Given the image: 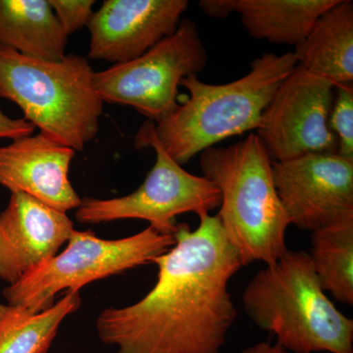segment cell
<instances>
[{
	"mask_svg": "<svg viewBox=\"0 0 353 353\" xmlns=\"http://www.w3.org/2000/svg\"><path fill=\"white\" fill-rule=\"evenodd\" d=\"M246 314L285 352L353 353V320L330 301L305 252H287L257 272L243 296Z\"/></svg>",
	"mask_w": 353,
	"mask_h": 353,
	"instance_id": "3",
	"label": "cell"
},
{
	"mask_svg": "<svg viewBox=\"0 0 353 353\" xmlns=\"http://www.w3.org/2000/svg\"><path fill=\"white\" fill-rule=\"evenodd\" d=\"M55 17L67 37L88 25L94 0H48Z\"/></svg>",
	"mask_w": 353,
	"mask_h": 353,
	"instance_id": "20",
	"label": "cell"
},
{
	"mask_svg": "<svg viewBox=\"0 0 353 353\" xmlns=\"http://www.w3.org/2000/svg\"><path fill=\"white\" fill-rule=\"evenodd\" d=\"M336 97L330 114L329 126L338 139V153L353 160V83L336 85Z\"/></svg>",
	"mask_w": 353,
	"mask_h": 353,
	"instance_id": "19",
	"label": "cell"
},
{
	"mask_svg": "<svg viewBox=\"0 0 353 353\" xmlns=\"http://www.w3.org/2000/svg\"><path fill=\"white\" fill-rule=\"evenodd\" d=\"M67 213L13 192L0 213V280L16 284L54 257L73 233Z\"/></svg>",
	"mask_w": 353,
	"mask_h": 353,
	"instance_id": "12",
	"label": "cell"
},
{
	"mask_svg": "<svg viewBox=\"0 0 353 353\" xmlns=\"http://www.w3.org/2000/svg\"><path fill=\"white\" fill-rule=\"evenodd\" d=\"M66 248L3 290L7 303L39 313L54 305L59 292L150 263L175 245V238L152 228L120 240H103L92 231L74 230Z\"/></svg>",
	"mask_w": 353,
	"mask_h": 353,
	"instance_id": "6",
	"label": "cell"
},
{
	"mask_svg": "<svg viewBox=\"0 0 353 353\" xmlns=\"http://www.w3.org/2000/svg\"><path fill=\"white\" fill-rule=\"evenodd\" d=\"M175 245L150 263L157 284L138 303L102 311L99 338L117 353H220L236 317L230 280L243 267L218 215L181 224Z\"/></svg>",
	"mask_w": 353,
	"mask_h": 353,
	"instance_id": "1",
	"label": "cell"
},
{
	"mask_svg": "<svg viewBox=\"0 0 353 353\" xmlns=\"http://www.w3.org/2000/svg\"><path fill=\"white\" fill-rule=\"evenodd\" d=\"M272 174L290 225L313 232L353 212V160L309 154L272 161Z\"/></svg>",
	"mask_w": 353,
	"mask_h": 353,
	"instance_id": "10",
	"label": "cell"
},
{
	"mask_svg": "<svg viewBox=\"0 0 353 353\" xmlns=\"http://www.w3.org/2000/svg\"><path fill=\"white\" fill-rule=\"evenodd\" d=\"M336 85L296 67L278 88L260 120L257 136L274 161L336 153L329 126Z\"/></svg>",
	"mask_w": 353,
	"mask_h": 353,
	"instance_id": "9",
	"label": "cell"
},
{
	"mask_svg": "<svg viewBox=\"0 0 353 353\" xmlns=\"http://www.w3.org/2000/svg\"><path fill=\"white\" fill-rule=\"evenodd\" d=\"M199 166L219 190L217 215L243 266L280 259L288 250L290 223L274 185L270 155L259 137L250 134L232 145L208 148Z\"/></svg>",
	"mask_w": 353,
	"mask_h": 353,
	"instance_id": "4",
	"label": "cell"
},
{
	"mask_svg": "<svg viewBox=\"0 0 353 353\" xmlns=\"http://www.w3.org/2000/svg\"><path fill=\"white\" fill-rule=\"evenodd\" d=\"M187 0H105L88 25V57L120 64L132 61L178 29Z\"/></svg>",
	"mask_w": 353,
	"mask_h": 353,
	"instance_id": "11",
	"label": "cell"
},
{
	"mask_svg": "<svg viewBox=\"0 0 353 353\" xmlns=\"http://www.w3.org/2000/svg\"><path fill=\"white\" fill-rule=\"evenodd\" d=\"M208 61L196 23L183 19L172 36L141 57L95 72L94 87L102 101L131 106L157 124L178 106L181 81L197 75Z\"/></svg>",
	"mask_w": 353,
	"mask_h": 353,
	"instance_id": "8",
	"label": "cell"
},
{
	"mask_svg": "<svg viewBox=\"0 0 353 353\" xmlns=\"http://www.w3.org/2000/svg\"><path fill=\"white\" fill-rule=\"evenodd\" d=\"M296 67L294 52L264 53L234 82L211 85L197 75L185 77L180 85L190 92L189 99L154 124L155 136L183 165L224 139L257 130L265 109Z\"/></svg>",
	"mask_w": 353,
	"mask_h": 353,
	"instance_id": "2",
	"label": "cell"
},
{
	"mask_svg": "<svg viewBox=\"0 0 353 353\" xmlns=\"http://www.w3.org/2000/svg\"><path fill=\"white\" fill-rule=\"evenodd\" d=\"M294 51L296 66L334 85L353 83V3L338 0Z\"/></svg>",
	"mask_w": 353,
	"mask_h": 353,
	"instance_id": "15",
	"label": "cell"
},
{
	"mask_svg": "<svg viewBox=\"0 0 353 353\" xmlns=\"http://www.w3.org/2000/svg\"><path fill=\"white\" fill-rule=\"evenodd\" d=\"M338 0H201L199 6L213 18L240 15L250 37L274 44L299 46L316 21Z\"/></svg>",
	"mask_w": 353,
	"mask_h": 353,
	"instance_id": "14",
	"label": "cell"
},
{
	"mask_svg": "<svg viewBox=\"0 0 353 353\" xmlns=\"http://www.w3.org/2000/svg\"><path fill=\"white\" fill-rule=\"evenodd\" d=\"M87 58L44 61L0 44V97L14 102L39 132L83 152L97 136L104 102Z\"/></svg>",
	"mask_w": 353,
	"mask_h": 353,
	"instance_id": "5",
	"label": "cell"
},
{
	"mask_svg": "<svg viewBox=\"0 0 353 353\" xmlns=\"http://www.w3.org/2000/svg\"><path fill=\"white\" fill-rule=\"evenodd\" d=\"M308 253L323 290L353 304V212L311 232Z\"/></svg>",
	"mask_w": 353,
	"mask_h": 353,
	"instance_id": "18",
	"label": "cell"
},
{
	"mask_svg": "<svg viewBox=\"0 0 353 353\" xmlns=\"http://www.w3.org/2000/svg\"><path fill=\"white\" fill-rule=\"evenodd\" d=\"M79 292L65 296L43 312L0 303V353H48L65 318L80 308Z\"/></svg>",
	"mask_w": 353,
	"mask_h": 353,
	"instance_id": "17",
	"label": "cell"
},
{
	"mask_svg": "<svg viewBox=\"0 0 353 353\" xmlns=\"http://www.w3.org/2000/svg\"><path fill=\"white\" fill-rule=\"evenodd\" d=\"M75 150L46 134L13 139L0 148V185L67 213L82 203L69 180Z\"/></svg>",
	"mask_w": 353,
	"mask_h": 353,
	"instance_id": "13",
	"label": "cell"
},
{
	"mask_svg": "<svg viewBox=\"0 0 353 353\" xmlns=\"http://www.w3.org/2000/svg\"><path fill=\"white\" fill-rule=\"evenodd\" d=\"M36 127L24 118L13 119L0 109V139H13L31 136Z\"/></svg>",
	"mask_w": 353,
	"mask_h": 353,
	"instance_id": "21",
	"label": "cell"
},
{
	"mask_svg": "<svg viewBox=\"0 0 353 353\" xmlns=\"http://www.w3.org/2000/svg\"><path fill=\"white\" fill-rule=\"evenodd\" d=\"M137 148H152L157 161L138 190L111 199H82L75 217L82 224L141 219L157 233L173 236L176 216L194 212L208 214L219 208L221 196L214 183L203 176L192 175L166 152L154 132V123L146 121L134 138Z\"/></svg>",
	"mask_w": 353,
	"mask_h": 353,
	"instance_id": "7",
	"label": "cell"
},
{
	"mask_svg": "<svg viewBox=\"0 0 353 353\" xmlns=\"http://www.w3.org/2000/svg\"><path fill=\"white\" fill-rule=\"evenodd\" d=\"M240 353H287V352L277 343L275 345H271L268 341H261L252 347H246Z\"/></svg>",
	"mask_w": 353,
	"mask_h": 353,
	"instance_id": "22",
	"label": "cell"
},
{
	"mask_svg": "<svg viewBox=\"0 0 353 353\" xmlns=\"http://www.w3.org/2000/svg\"><path fill=\"white\" fill-rule=\"evenodd\" d=\"M67 39L48 0H0V44L25 57L60 61Z\"/></svg>",
	"mask_w": 353,
	"mask_h": 353,
	"instance_id": "16",
	"label": "cell"
}]
</instances>
